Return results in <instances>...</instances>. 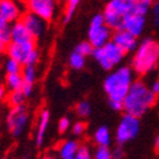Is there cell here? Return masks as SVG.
<instances>
[{
  "mask_svg": "<svg viewBox=\"0 0 159 159\" xmlns=\"http://www.w3.org/2000/svg\"><path fill=\"white\" fill-rule=\"evenodd\" d=\"M156 102V95L143 80H134L129 91L124 99V110L126 114L140 118Z\"/></svg>",
  "mask_w": 159,
  "mask_h": 159,
  "instance_id": "1",
  "label": "cell"
},
{
  "mask_svg": "<svg viewBox=\"0 0 159 159\" xmlns=\"http://www.w3.org/2000/svg\"><path fill=\"white\" fill-rule=\"evenodd\" d=\"M135 72L131 67H118L111 71L103 80V91L108 100L122 101L129 91L130 86L135 80Z\"/></svg>",
  "mask_w": 159,
  "mask_h": 159,
  "instance_id": "2",
  "label": "cell"
},
{
  "mask_svg": "<svg viewBox=\"0 0 159 159\" xmlns=\"http://www.w3.org/2000/svg\"><path fill=\"white\" fill-rule=\"evenodd\" d=\"M159 62V43L152 38H145L138 43L131 60V69L139 76L149 74Z\"/></svg>",
  "mask_w": 159,
  "mask_h": 159,
  "instance_id": "3",
  "label": "cell"
},
{
  "mask_svg": "<svg viewBox=\"0 0 159 159\" xmlns=\"http://www.w3.org/2000/svg\"><path fill=\"white\" fill-rule=\"evenodd\" d=\"M125 51H122L114 41H109L100 48H95L93 51L96 62L106 71H110L124 60Z\"/></svg>",
  "mask_w": 159,
  "mask_h": 159,
  "instance_id": "4",
  "label": "cell"
},
{
  "mask_svg": "<svg viewBox=\"0 0 159 159\" xmlns=\"http://www.w3.org/2000/svg\"><path fill=\"white\" fill-rule=\"evenodd\" d=\"M133 9L134 5L125 0H110L102 12L106 26L114 31L120 29L124 18L128 13L133 12Z\"/></svg>",
  "mask_w": 159,
  "mask_h": 159,
  "instance_id": "5",
  "label": "cell"
},
{
  "mask_svg": "<svg viewBox=\"0 0 159 159\" xmlns=\"http://www.w3.org/2000/svg\"><path fill=\"white\" fill-rule=\"evenodd\" d=\"M87 34L88 41L93 48H100L111 41L112 30L106 26L102 13H97L91 18Z\"/></svg>",
  "mask_w": 159,
  "mask_h": 159,
  "instance_id": "6",
  "label": "cell"
},
{
  "mask_svg": "<svg viewBox=\"0 0 159 159\" xmlns=\"http://www.w3.org/2000/svg\"><path fill=\"white\" fill-rule=\"evenodd\" d=\"M139 131H140L139 118L125 112L116 129L115 138H116L117 143L122 146V145L134 140L139 135Z\"/></svg>",
  "mask_w": 159,
  "mask_h": 159,
  "instance_id": "7",
  "label": "cell"
},
{
  "mask_svg": "<svg viewBox=\"0 0 159 159\" xmlns=\"http://www.w3.org/2000/svg\"><path fill=\"white\" fill-rule=\"evenodd\" d=\"M30 120V112L25 105L18 107H11L7 115V128L12 137H20L28 127Z\"/></svg>",
  "mask_w": 159,
  "mask_h": 159,
  "instance_id": "8",
  "label": "cell"
},
{
  "mask_svg": "<svg viewBox=\"0 0 159 159\" xmlns=\"http://www.w3.org/2000/svg\"><path fill=\"white\" fill-rule=\"evenodd\" d=\"M21 9L15 0H0V30L10 28L11 24L20 20Z\"/></svg>",
  "mask_w": 159,
  "mask_h": 159,
  "instance_id": "9",
  "label": "cell"
},
{
  "mask_svg": "<svg viewBox=\"0 0 159 159\" xmlns=\"http://www.w3.org/2000/svg\"><path fill=\"white\" fill-rule=\"evenodd\" d=\"M27 8L48 22L56 16L57 2L56 0H27Z\"/></svg>",
  "mask_w": 159,
  "mask_h": 159,
  "instance_id": "10",
  "label": "cell"
},
{
  "mask_svg": "<svg viewBox=\"0 0 159 159\" xmlns=\"http://www.w3.org/2000/svg\"><path fill=\"white\" fill-rule=\"evenodd\" d=\"M34 49H36L34 40L27 41V43H12V41H10L6 47V53L8 55L9 58H12L21 65H25L29 53Z\"/></svg>",
  "mask_w": 159,
  "mask_h": 159,
  "instance_id": "11",
  "label": "cell"
},
{
  "mask_svg": "<svg viewBox=\"0 0 159 159\" xmlns=\"http://www.w3.org/2000/svg\"><path fill=\"white\" fill-rule=\"evenodd\" d=\"M20 20L26 26V28L30 32L34 39L41 38L47 31L48 22L43 20V18H40L39 16H37V15L30 12V11L25 13L24 16L20 18Z\"/></svg>",
  "mask_w": 159,
  "mask_h": 159,
  "instance_id": "12",
  "label": "cell"
},
{
  "mask_svg": "<svg viewBox=\"0 0 159 159\" xmlns=\"http://www.w3.org/2000/svg\"><path fill=\"white\" fill-rule=\"evenodd\" d=\"M111 41H114L122 51H125V53L133 52L138 47L137 37L133 36L130 32L126 31L122 28H120L118 30H115L112 32Z\"/></svg>",
  "mask_w": 159,
  "mask_h": 159,
  "instance_id": "13",
  "label": "cell"
},
{
  "mask_svg": "<svg viewBox=\"0 0 159 159\" xmlns=\"http://www.w3.org/2000/svg\"><path fill=\"white\" fill-rule=\"evenodd\" d=\"M146 16H141V15H138V13L130 12L122 20L121 28L138 38L139 36L143 34L145 27H146Z\"/></svg>",
  "mask_w": 159,
  "mask_h": 159,
  "instance_id": "14",
  "label": "cell"
},
{
  "mask_svg": "<svg viewBox=\"0 0 159 159\" xmlns=\"http://www.w3.org/2000/svg\"><path fill=\"white\" fill-rule=\"evenodd\" d=\"M49 124H50V112L47 109H43L38 116L37 128H36V134H34V143L37 147L43 146L48 128H49Z\"/></svg>",
  "mask_w": 159,
  "mask_h": 159,
  "instance_id": "15",
  "label": "cell"
},
{
  "mask_svg": "<svg viewBox=\"0 0 159 159\" xmlns=\"http://www.w3.org/2000/svg\"><path fill=\"white\" fill-rule=\"evenodd\" d=\"M10 36L12 43H27L34 40L21 20L13 22L10 26Z\"/></svg>",
  "mask_w": 159,
  "mask_h": 159,
  "instance_id": "16",
  "label": "cell"
},
{
  "mask_svg": "<svg viewBox=\"0 0 159 159\" xmlns=\"http://www.w3.org/2000/svg\"><path fill=\"white\" fill-rule=\"evenodd\" d=\"M80 145L77 140L74 139H69L61 143L58 149V155L60 159H68V158H74L75 155L77 154L78 149H79Z\"/></svg>",
  "mask_w": 159,
  "mask_h": 159,
  "instance_id": "17",
  "label": "cell"
},
{
  "mask_svg": "<svg viewBox=\"0 0 159 159\" xmlns=\"http://www.w3.org/2000/svg\"><path fill=\"white\" fill-rule=\"evenodd\" d=\"M93 141L97 146L109 147L111 143V133L107 126H100L93 133Z\"/></svg>",
  "mask_w": 159,
  "mask_h": 159,
  "instance_id": "18",
  "label": "cell"
},
{
  "mask_svg": "<svg viewBox=\"0 0 159 159\" xmlns=\"http://www.w3.org/2000/svg\"><path fill=\"white\" fill-rule=\"evenodd\" d=\"M22 85H24V79H22L21 72H20V74L6 75L5 86L8 90H10V91L21 90Z\"/></svg>",
  "mask_w": 159,
  "mask_h": 159,
  "instance_id": "19",
  "label": "cell"
},
{
  "mask_svg": "<svg viewBox=\"0 0 159 159\" xmlns=\"http://www.w3.org/2000/svg\"><path fill=\"white\" fill-rule=\"evenodd\" d=\"M68 64L69 67L74 70H81L86 66V57L74 50L69 56Z\"/></svg>",
  "mask_w": 159,
  "mask_h": 159,
  "instance_id": "20",
  "label": "cell"
},
{
  "mask_svg": "<svg viewBox=\"0 0 159 159\" xmlns=\"http://www.w3.org/2000/svg\"><path fill=\"white\" fill-rule=\"evenodd\" d=\"M80 2L81 0H66V9L64 11V19H62L65 24L69 22L72 19Z\"/></svg>",
  "mask_w": 159,
  "mask_h": 159,
  "instance_id": "21",
  "label": "cell"
},
{
  "mask_svg": "<svg viewBox=\"0 0 159 159\" xmlns=\"http://www.w3.org/2000/svg\"><path fill=\"white\" fill-rule=\"evenodd\" d=\"M155 0H136L133 12L141 15V16H147V13L149 12Z\"/></svg>",
  "mask_w": 159,
  "mask_h": 159,
  "instance_id": "22",
  "label": "cell"
},
{
  "mask_svg": "<svg viewBox=\"0 0 159 159\" xmlns=\"http://www.w3.org/2000/svg\"><path fill=\"white\" fill-rule=\"evenodd\" d=\"M21 76L24 82L34 85L38 77V70L36 66H24L21 70Z\"/></svg>",
  "mask_w": 159,
  "mask_h": 159,
  "instance_id": "23",
  "label": "cell"
},
{
  "mask_svg": "<svg viewBox=\"0 0 159 159\" xmlns=\"http://www.w3.org/2000/svg\"><path fill=\"white\" fill-rule=\"evenodd\" d=\"M75 112L77 116L81 117V118H86V117L90 116L93 112V106L88 100H80L75 106Z\"/></svg>",
  "mask_w": 159,
  "mask_h": 159,
  "instance_id": "24",
  "label": "cell"
},
{
  "mask_svg": "<svg viewBox=\"0 0 159 159\" xmlns=\"http://www.w3.org/2000/svg\"><path fill=\"white\" fill-rule=\"evenodd\" d=\"M22 65L20 62H18L17 60L12 58H7L5 60V64H3V68H5L6 74H20L22 70Z\"/></svg>",
  "mask_w": 159,
  "mask_h": 159,
  "instance_id": "25",
  "label": "cell"
},
{
  "mask_svg": "<svg viewBox=\"0 0 159 159\" xmlns=\"http://www.w3.org/2000/svg\"><path fill=\"white\" fill-rule=\"evenodd\" d=\"M25 100H26V97L21 93V90L11 91L10 95L8 96V103L11 107L22 106L25 105Z\"/></svg>",
  "mask_w": 159,
  "mask_h": 159,
  "instance_id": "26",
  "label": "cell"
},
{
  "mask_svg": "<svg viewBox=\"0 0 159 159\" xmlns=\"http://www.w3.org/2000/svg\"><path fill=\"white\" fill-rule=\"evenodd\" d=\"M93 159H112L111 149L109 147L97 146L93 154Z\"/></svg>",
  "mask_w": 159,
  "mask_h": 159,
  "instance_id": "27",
  "label": "cell"
},
{
  "mask_svg": "<svg viewBox=\"0 0 159 159\" xmlns=\"http://www.w3.org/2000/svg\"><path fill=\"white\" fill-rule=\"evenodd\" d=\"M95 48L93 47V45H91L89 41H81V43H79L77 46H76V48H75V51H77L78 53H80V55H82V56H91L93 55V51Z\"/></svg>",
  "mask_w": 159,
  "mask_h": 159,
  "instance_id": "28",
  "label": "cell"
},
{
  "mask_svg": "<svg viewBox=\"0 0 159 159\" xmlns=\"http://www.w3.org/2000/svg\"><path fill=\"white\" fill-rule=\"evenodd\" d=\"M74 159H93V152L87 145H82V146L79 147Z\"/></svg>",
  "mask_w": 159,
  "mask_h": 159,
  "instance_id": "29",
  "label": "cell"
},
{
  "mask_svg": "<svg viewBox=\"0 0 159 159\" xmlns=\"http://www.w3.org/2000/svg\"><path fill=\"white\" fill-rule=\"evenodd\" d=\"M39 60H40V52L37 48H36L34 50H32L29 53V56L27 58L24 66H36L39 62Z\"/></svg>",
  "mask_w": 159,
  "mask_h": 159,
  "instance_id": "30",
  "label": "cell"
},
{
  "mask_svg": "<svg viewBox=\"0 0 159 159\" xmlns=\"http://www.w3.org/2000/svg\"><path fill=\"white\" fill-rule=\"evenodd\" d=\"M71 131L75 136H82L86 131V124L84 121H76L72 125Z\"/></svg>",
  "mask_w": 159,
  "mask_h": 159,
  "instance_id": "31",
  "label": "cell"
},
{
  "mask_svg": "<svg viewBox=\"0 0 159 159\" xmlns=\"http://www.w3.org/2000/svg\"><path fill=\"white\" fill-rule=\"evenodd\" d=\"M71 126V122H70V119H69L68 117H62L60 118L58 121V130L60 134H64L66 133L67 130H69Z\"/></svg>",
  "mask_w": 159,
  "mask_h": 159,
  "instance_id": "32",
  "label": "cell"
},
{
  "mask_svg": "<svg viewBox=\"0 0 159 159\" xmlns=\"http://www.w3.org/2000/svg\"><path fill=\"white\" fill-rule=\"evenodd\" d=\"M112 154V159H124L125 158V150L122 148V146L118 145L117 147H115L111 150Z\"/></svg>",
  "mask_w": 159,
  "mask_h": 159,
  "instance_id": "33",
  "label": "cell"
},
{
  "mask_svg": "<svg viewBox=\"0 0 159 159\" xmlns=\"http://www.w3.org/2000/svg\"><path fill=\"white\" fill-rule=\"evenodd\" d=\"M21 93H24L26 98L30 97V96H31L32 93H34V85H31V84H26V82H24V85H22V88H21Z\"/></svg>",
  "mask_w": 159,
  "mask_h": 159,
  "instance_id": "34",
  "label": "cell"
},
{
  "mask_svg": "<svg viewBox=\"0 0 159 159\" xmlns=\"http://www.w3.org/2000/svg\"><path fill=\"white\" fill-rule=\"evenodd\" d=\"M108 105L112 110H115V111H121V110H124V102H122V101L108 100Z\"/></svg>",
  "mask_w": 159,
  "mask_h": 159,
  "instance_id": "35",
  "label": "cell"
},
{
  "mask_svg": "<svg viewBox=\"0 0 159 159\" xmlns=\"http://www.w3.org/2000/svg\"><path fill=\"white\" fill-rule=\"evenodd\" d=\"M150 90L154 93V95H159V80H155L150 86Z\"/></svg>",
  "mask_w": 159,
  "mask_h": 159,
  "instance_id": "36",
  "label": "cell"
},
{
  "mask_svg": "<svg viewBox=\"0 0 159 159\" xmlns=\"http://www.w3.org/2000/svg\"><path fill=\"white\" fill-rule=\"evenodd\" d=\"M8 43H6L5 39H3L2 32L0 31V53H3L6 51V47H7Z\"/></svg>",
  "mask_w": 159,
  "mask_h": 159,
  "instance_id": "37",
  "label": "cell"
},
{
  "mask_svg": "<svg viewBox=\"0 0 159 159\" xmlns=\"http://www.w3.org/2000/svg\"><path fill=\"white\" fill-rule=\"evenodd\" d=\"M6 95H7V88L2 82H0V101L6 98Z\"/></svg>",
  "mask_w": 159,
  "mask_h": 159,
  "instance_id": "38",
  "label": "cell"
},
{
  "mask_svg": "<svg viewBox=\"0 0 159 159\" xmlns=\"http://www.w3.org/2000/svg\"><path fill=\"white\" fill-rule=\"evenodd\" d=\"M151 9H152L154 16L159 15V0H155V2H154V5H152V7H151Z\"/></svg>",
  "mask_w": 159,
  "mask_h": 159,
  "instance_id": "39",
  "label": "cell"
},
{
  "mask_svg": "<svg viewBox=\"0 0 159 159\" xmlns=\"http://www.w3.org/2000/svg\"><path fill=\"white\" fill-rule=\"evenodd\" d=\"M154 147L156 150H159V134H157V136L154 139Z\"/></svg>",
  "mask_w": 159,
  "mask_h": 159,
  "instance_id": "40",
  "label": "cell"
},
{
  "mask_svg": "<svg viewBox=\"0 0 159 159\" xmlns=\"http://www.w3.org/2000/svg\"><path fill=\"white\" fill-rule=\"evenodd\" d=\"M154 25H155V27H157L159 29V15L154 16Z\"/></svg>",
  "mask_w": 159,
  "mask_h": 159,
  "instance_id": "41",
  "label": "cell"
},
{
  "mask_svg": "<svg viewBox=\"0 0 159 159\" xmlns=\"http://www.w3.org/2000/svg\"><path fill=\"white\" fill-rule=\"evenodd\" d=\"M41 159H60V158L55 156V155H46V156H43Z\"/></svg>",
  "mask_w": 159,
  "mask_h": 159,
  "instance_id": "42",
  "label": "cell"
},
{
  "mask_svg": "<svg viewBox=\"0 0 159 159\" xmlns=\"http://www.w3.org/2000/svg\"><path fill=\"white\" fill-rule=\"evenodd\" d=\"M125 1H127V2H129V3H131V5H135V2H136V0H125Z\"/></svg>",
  "mask_w": 159,
  "mask_h": 159,
  "instance_id": "43",
  "label": "cell"
},
{
  "mask_svg": "<svg viewBox=\"0 0 159 159\" xmlns=\"http://www.w3.org/2000/svg\"><path fill=\"white\" fill-rule=\"evenodd\" d=\"M1 159H8V158H6V157H5V158H1Z\"/></svg>",
  "mask_w": 159,
  "mask_h": 159,
  "instance_id": "44",
  "label": "cell"
},
{
  "mask_svg": "<svg viewBox=\"0 0 159 159\" xmlns=\"http://www.w3.org/2000/svg\"><path fill=\"white\" fill-rule=\"evenodd\" d=\"M68 159H74V158H68Z\"/></svg>",
  "mask_w": 159,
  "mask_h": 159,
  "instance_id": "45",
  "label": "cell"
},
{
  "mask_svg": "<svg viewBox=\"0 0 159 159\" xmlns=\"http://www.w3.org/2000/svg\"><path fill=\"white\" fill-rule=\"evenodd\" d=\"M26 1H27V0H26Z\"/></svg>",
  "mask_w": 159,
  "mask_h": 159,
  "instance_id": "46",
  "label": "cell"
}]
</instances>
